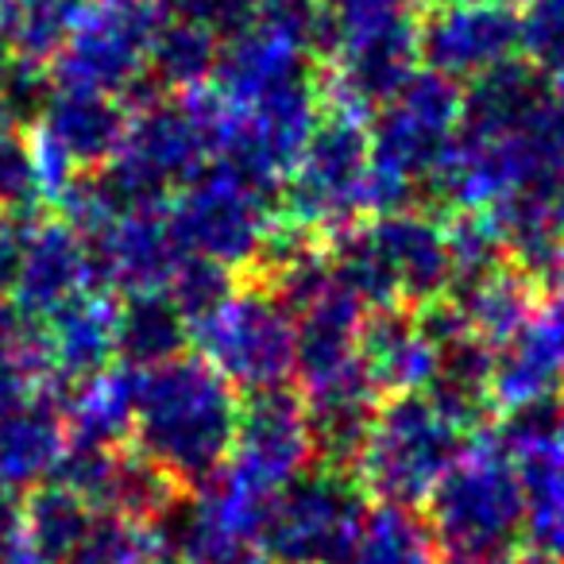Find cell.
I'll return each mask as SVG.
<instances>
[{
	"instance_id": "6da1fadb",
	"label": "cell",
	"mask_w": 564,
	"mask_h": 564,
	"mask_svg": "<svg viewBox=\"0 0 564 564\" xmlns=\"http://www.w3.org/2000/svg\"><path fill=\"white\" fill-rule=\"evenodd\" d=\"M471 86L441 189L502 248L549 263L564 240V89L518 63Z\"/></svg>"
},
{
	"instance_id": "7a4b0ae2",
	"label": "cell",
	"mask_w": 564,
	"mask_h": 564,
	"mask_svg": "<svg viewBox=\"0 0 564 564\" xmlns=\"http://www.w3.org/2000/svg\"><path fill=\"white\" fill-rule=\"evenodd\" d=\"M135 453L174 484H205L228 460L240 425V391L202 356L132 368Z\"/></svg>"
},
{
	"instance_id": "3957f363",
	"label": "cell",
	"mask_w": 564,
	"mask_h": 564,
	"mask_svg": "<svg viewBox=\"0 0 564 564\" xmlns=\"http://www.w3.org/2000/svg\"><path fill=\"white\" fill-rule=\"evenodd\" d=\"M479 417L437 387L399 391L371 410L368 430L352 453V476L387 507L417 510L441 484L448 464L468 445V430Z\"/></svg>"
},
{
	"instance_id": "277c9868",
	"label": "cell",
	"mask_w": 564,
	"mask_h": 564,
	"mask_svg": "<svg viewBox=\"0 0 564 564\" xmlns=\"http://www.w3.org/2000/svg\"><path fill=\"white\" fill-rule=\"evenodd\" d=\"M333 267L368 310L430 302L456 286L448 225H437L402 205L379 209L371 220L352 225V232L333 256Z\"/></svg>"
},
{
	"instance_id": "5b68a950",
	"label": "cell",
	"mask_w": 564,
	"mask_h": 564,
	"mask_svg": "<svg viewBox=\"0 0 564 564\" xmlns=\"http://www.w3.org/2000/svg\"><path fill=\"white\" fill-rule=\"evenodd\" d=\"M379 120L368 124L376 213L406 205L425 182H437L460 128L464 97L456 82L441 74H410L391 97H383Z\"/></svg>"
},
{
	"instance_id": "8992f818",
	"label": "cell",
	"mask_w": 564,
	"mask_h": 564,
	"mask_svg": "<svg viewBox=\"0 0 564 564\" xmlns=\"http://www.w3.org/2000/svg\"><path fill=\"white\" fill-rule=\"evenodd\" d=\"M425 507L445 553H510L525 530V491L499 433L468 441Z\"/></svg>"
},
{
	"instance_id": "52a82bcc",
	"label": "cell",
	"mask_w": 564,
	"mask_h": 564,
	"mask_svg": "<svg viewBox=\"0 0 564 564\" xmlns=\"http://www.w3.org/2000/svg\"><path fill=\"white\" fill-rule=\"evenodd\" d=\"M314 35L329 58L333 101L368 112L417 70L422 9L417 0H333Z\"/></svg>"
},
{
	"instance_id": "ba28073f",
	"label": "cell",
	"mask_w": 564,
	"mask_h": 564,
	"mask_svg": "<svg viewBox=\"0 0 564 564\" xmlns=\"http://www.w3.org/2000/svg\"><path fill=\"white\" fill-rule=\"evenodd\" d=\"M166 213L182 251L225 271L256 259L274 240L271 178L232 159L197 166L178 186L174 202H166Z\"/></svg>"
},
{
	"instance_id": "9c48e42d",
	"label": "cell",
	"mask_w": 564,
	"mask_h": 564,
	"mask_svg": "<svg viewBox=\"0 0 564 564\" xmlns=\"http://www.w3.org/2000/svg\"><path fill=\"white\" fill-rule=\"evenodd\" d=\"M291 213L317 232H340L376 213L368 112L333 101L317 112L306 143L291 163Z\"/></svg>"
},
{
	"instance_id": "30bf717a",
	"label": "cell",
	"mask_w": 564,
	"mask_h": 564,
	"mask_svg": "<svg viewBox=\"0 0 564 564\" xmlns=\"http://www.w3.org/2000/svg\"><path fill=\"white\" fill-rule=\"evenodd\" d=\"M197 356L220 371L236 391H279L294 376L299 333L279 291L228 286L202 314L189 317Z\"/></svg>"
},
{
	"instance_id": "8fae6325",
	"label": "cell",
	"mask_w": 564,
	"mask_h": 564,
	"mask_svg": "<svg viewBox=\"0 0 564 564\" xmlns=\"http://www.w3.org/2000/svg\"><path fill=\"white\" fill-rule=\"evenodd\" d=\"M166 9L159 0H78L63 47L51 58L55 86L128 97L151 74Z\"/></svg>"
},
{
	"instance_id": "7c38bea8",
	"label": "cell",
	"mask_w": 564,
	"mask_h": 564,
	"mask_svg": "<svg viewBox=\"0 0 564 564\" xmlns=\"http://www.w3.org/2000/svg\"><path fill=\"white\" fill-rule=\"evenodd\" d=\"M364 514H368V491L345 464L306 468L267 507V564H345Z\"/></svg>"
},
{
	"instance_id": "4fadbf2b",
	"label": "cell",
	"mask_w": 564,
	"mask_h": 564,
	"mask_svg": "<svg viewBox=\"0 0 564 564\" xmlns=\"http://www.w3.org/2000/svg\"><path fill=\"white\" fill-rule=\"evenodd\" d=\"M205 159H213V143L194 105L186 97L151 101L124 120V135L97 182L120 202L163 197L166 189H178L197 166H205Z\"/></svg>"
},
{
	"instance_id": "5bb4252c",
	"label": "cell",
	"mask_w": 564,
	"mask_h": 564,
	"mask_svg": "<svg viewBox=\"0 0 564 564\" xmlns=\"http://www.w3.org/2000/svg\"><path fill=\"white\" fill-rule=\"evenodd\" d=\"M271 499L217 468L194 499L159 518V538L174 564H267L263 518Z\"/></svg>"
},
{
	"instance_id": "9a60e30c",
	"label": "cell",
	"mask_w": 564,
	"mask_h": 564,
	"mask_svg": "<svg viewBox=\"0 0 564 564\" xmlns=\"http://www.w3.org/2000/svg\"><path fill=\"white\" fill-rule=\"evenodd\" d=\"M525 12L514 0H433L422 12V58L448 82H479L522 55Z\"/></svg>"
},
{
	"instance_id": "2e32d148",
	"label": "cell",
	"mask_w": 564,
	"mask_h": 564,
	"mask_svg": "<svg viewBox=\"0 0 564 564\" xmlns=\"http://www.w3.org/2000/svg\"><path fill=\"white\" fill-rule=\"evenodd\" d=\"M314 453L317 448L314 433H310L306 406H302L299 394L279 387V391L251 394L240 406L232 453H228V460L220 468L232 471L251 491L274 499L294 476H302L310 468Z\"/></svg>"
},
{
	"instance_id": "e0dca14e",
	"label": "cell",
	"mask_w": 564,
	"mask_h": 564,
	"mask_svg": "<svg viewBox=\"0 0 564 564\" xmlns=\"http://www.w3.org/2000/svg\"><path fill=\"white\" fill-rule=\"evenodd\" d=\"M117 322L120 306L105 286H89L51 314L35 317L32 348L47 383L70 391L74 383L109 368L117 360Z\"/></svg>"
},
{
	"instance_id": "ac0fdd59",
	"label": "cell",
	"mask_w": 564,
	"mask_h": 564,
	"mask_svg": "<svg viewBox=\"0 0 564 564\" xmlns=\"http://www.w3.org/2000/svg\"><path fill=\"white\" fill-rule=\"evenodd\" d=\"M89 286H101V282L94 274L86 236L70 220H28L9 286L12 306L35 322Z\"/></svg>"
},
{
	"instance_id": "d6986e66",
	"label": "cell",
	"mask_w": 564,
	"mask_h": 564,
	"mask_svg": "<svg viewBox=\"0 0 564 564\" xmlns=\"http://www.w3.org/2000/svg\"><path fill=\"white\" fill-rule=\"evenodd\" d=\"M360 360L376 391H422L441 371V337L430 317L376 306L360 325Z\"/></svg>"
},
{
	"instance_id": "ffe728a7",
	"label": "cell",
	"mask_w": 564,
	"mask_h": 564,
	"mask_svg": "<svg viewBox=\"0 0 564 564\" xmlns=\"http://www.w3.org/2000/svg\"><path fill=\"white\" fill-rule=\"evenodd\" d=\"M128 112L117 97L94 94V89L51 86L47 101L35 112V135L51 143L74 171H101L124 135Z\"/></svg>"
},
{
	"instance_id": "44dd1931",
	"label": "cell",
	"mask_w": 564,
	"mask_h": 564,
	"mask_svg": "<svg viewBox=\"0 0 564 564\" xmlns=\"http://www.w3.org/2000/svg\"><path fill=\"white\" fill-rule=\"evenodd\" d=\"M66 453L63 391L43 387L9 417H0V491L28 495L55 476Z\"/></svg>"
},
{
	"instance_id": "7402d4cb",
	"label": "cell",
	"mask_w": 564,
	"mask_h": 564,
	"mask_svg": "<svg viewBox=\"0 0 564 564\" xmlns=\"http://www.w3.org/2000/svg\"><path fill=\"white\" fill-rule=\"evenodd\" d=\"M132 387L135 371L120 364V368H105L63 391L66 441L117 448L132 430Z\"/></svg>"
},
{
	"instance_id": "603a6c76",
	"label": "cell",
	"mask_w": 564,
	"mask_h": 564,
	"mask_svg": "<svg viewBox=\"0 0 564 564\" xmlns=\"http://www.w3.org/2000/svg\"><path fill=\"white\" fill-rule=\"evenodd\" d=\"M94 514L97 510L58 479H47L20 495V533L40 553L43 564H63L74 553V545L86 538Z\"/></svg>"
},
{
	"instance_id": "cb8c5ba5",
	"label": "cell",
	"mask_w": 564,
	"mask_h": 564,
	"mask_svg": "<svg viewBox=\"0 0 564 564\" xmlns=\"http://www.w3.org/2000/svg\"><path fill=\"white\" fill-rule=\"evenodd\" d=\"M345 564H445L441 545L433 538L430 522L417 518V510L387 507L379 502L376 510L368 507L364 525L348 549Z\"/></svg>"
},
{
	"instance_id": "d4e9b609",
	"label": "cell",
	"mask_w": 564,
	"mask_h": 564,
	"mask_svg": "<svg viewBox=\"0 0 564 564\" xmlns=\"http://www.w3.org/2000/svg\"><path fill=\"white\" fill-rule=\"evenodd\" d=\"M186 345V317L174 310L166 294H140L120 310L117 322V360L124 368H151Z\"/></svg>"
},
{
	"instance_id": "484cf974",
	"label": "cell",
	"mask_w": 564,
	"mask_h": 564,
	"mask_svg": "<svg viewBox=\"0 0 564 564\" xmlns=\"http://www.w3.org/2000/svg\"><path fill=\"white\" fill-rule=\"evenodd\" d=\"M78 0H0V32L12 55L51 66L63 47Z\"/></svg>"
},
{
	"instance_id": "4316f807",
	"label": "cell",
	"mask_w": 564,
	"mask_h": 564,
	"mask_svg": "<svg viewBox=\"0 0 564 564\" xmlns=\"http://www.w3.org/2000/svg\"><path fill=\"white\" fill-rule=\"evenodd\" d=\"M522 51H530L541 78L564 89V0H533L525 12Z\"/></svg>"
},
{
	"instance_id": "83f0119b",
	"label": "cell",
	"mask_w": 564,
	"mask_h": 564,
	"mask_svg": "<svg viewBox=\"0 0 564 564\" xmlns=\"http://www.w3.org/2000/svg\"><path fill=\"white\" fill-rule=\"evenodd\" d=\"M40 202L32 171V151L17 132L0 140V217H28Z\"/></svg>"
},
{
	"instance_id": "f1b7e54d",
	"label": "cell",
	"mask_w": 564,
	"mask_h": 564,
	"mask_svg": "<svg viewBox=\"0 0 564 564\" xmlns=\"http://www.w3.org/2000/svg\"><path fill=\"white\" fill-rule=\"evenodd\" d=\"M24 217H0V299L9 294L12 274H17L20 240H24Z\"/></svg>"
},
{
	"instance_id": "f546056e",
	"label": "cell",
	"mask_w": 564,
	"mask_h": 564,
	"mask_svg": "<svg viewBox=\"0 0 564 564\" xmlns=\"http://www.w3.org/2000/svg\"><path fill=\"white\" fill-rule=\"evenodd\" d=\"M20 538V495L0 491V545Z\"/></svg>"
},
{
	"instance_id": "4dcf8cb0",
	"label": "cell",
	"mask_w": 564,
	"mask_h": 564,
	"mask_svg": "<svg viewBox=\"0 0 564 564\" xmlns=\"http://www.w3.org/2000/svg\"><path fill=\"white\" fill-rule=\"evenodd\" d=\"M445 564H522V556L510 553H448Z\"/></svg>"
},
{
	"instance_id": "1f68e13d",
	"label": "cell",
	"mask_w": 564,
	"mask_h": 564,
	"mask_svg": "<svg viewBox=\"0 0 564 564\" xmlns=\"http://www.w3.org/2000/svg\"><path fill=\"white\" fill-rule=\"evenodd\" d=\"M0 564H43V561H40V553L24 541V533H20L17 541L0 545Z\"/></svg>"
},
{
	"instance_id": "d6a6232c",
	"label": "cell",
	"mask_w": 564,
	"mask_h": 564,
	"mask_svg": "<svg viewBox=\"0 0 564 564\" xmlns=\"http://www.w3.org/2000/svg\"><path fill=\"white\" fill-rule=\"evenodd\" d=\"M17 124H20V120H17V112H12V109H9V101H4V97H0V140H4V135H12V132H17Z\"/></svg>"
},
{
	"instance_id": "836d02e7",
	"label": "cell",
	"mask_w": 564,
	"mask_h": 564,
	"mask_svg": "<svg viewBox=\"0 0 564 564\" xmlns=\"http://www.w3.org/2000/svg\"><path fill=\"white\" fill-rule=\"evenodd\" d=\"M12 47H9V40H4V32H0V78H4V70H9V63H12Z\"/></svg>"
},
{
	"instance_id": "e575fe53",
	"label": "cell",
	"mask_w": 564,
	"mask_h": 564,
	"mask_svg": "<svg viewBox=\"0 0 564 564\" xmlns=\"http://www.w3.org/2000/svg\"><path fill=\"white\" fill-rule=\"evenodd\" d=\"M155 564H174V561H171V556H166V549H163V556H159Z\"/></svg>"
}]
</instances>
